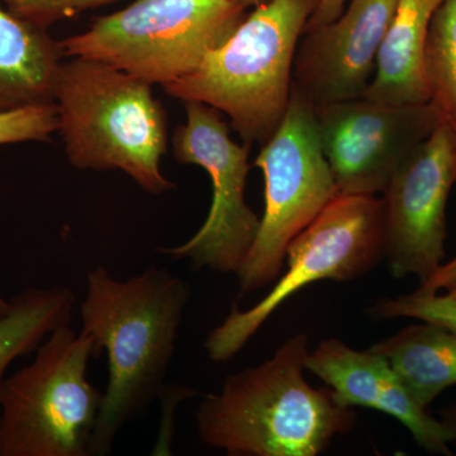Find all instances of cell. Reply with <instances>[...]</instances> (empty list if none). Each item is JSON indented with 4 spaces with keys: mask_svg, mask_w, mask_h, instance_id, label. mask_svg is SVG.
I'll return each instance as SVG.
<instances>
[{
    "mask_svg": "<svg viewBox=\"0 0 456 456\" xmlns=\"http://www.w3.org/2000/svg\"><path fill=\"white\" fill-rule=\"evenodd\" d=\"M310 341L294 335L272 358L230 375L198 408L200 440L231 456H317L353 430L354 408L305 380Z\"/></svg>",
    "mask_w": 456,
    "mask_h": 456,
    "instance_id": "2",
    "label": "cell"
},
{
    "mask_svg": "<svg viewBox=\"0 0 456 456\" xmlns=\"http://www.w3.org/2000/svg\"><path fill=\"white\" fill-rule=\"evenodd\" d=\"M113 2L117 0H3L12 13L47 29L57 20Z\"/></svg>",
    "mask_w": 456,
    "mask_h": 456,
    "instance_id": "21",
    "label": "cell"
},
{
    "mask_svg": "<svg viewBox=\"0 0 456 456\" xmlns=\"http://www.w3.org/2000/svg\"><path fill=\"white\" fill-rule=\"evenodd\" d=\"M440 415V421L452 435V444L456 448V404L444 408Z\"/></svg>",
    "mask_w": 456,
    "mask_h": 456,
    "instance_id": "24",
    "label": "cell"
},
{
    "mask_svg": "<svg viewBox=\"0 0 456 456\" xmlns=\"http://www.w3.org/2000/svg\"><path fill=\"white\" fill-rule=\"evenodd\" d=\"M69 161L82 170H122L147 193L175 188L161 173L167 119L151 84L106 62L73 57L55 88Z\"/></svg>",
    "mask_w": 456,
    "mask_h": 456,
    "instance_id": "3",
    "label": "cell"
},
{
    "mask_svg": "<svg viewBox=\"0 0 456 456\" xmlns=\"http://www.w3.org/2000/svg\"><path fill=\"white\" fill-rule=\"evenodd\" d=\"M59 130L55 103L0 110V145L23 141H47Z\"/></svg>",
    "mask_w": 456,
    "mask_h": 456,
    "instance_id": "20",
    "label": "cell"
},
{
    "mask_svg": "<svg viewBox=\"0 0 456 456\" xmlns=\"http://www.w3.org/2000/svg\"><path fill=\"white\" fill-rule=\"evenodd\" d=\"M62 57L47 28L0 4V110L55 103Z\"/></svg>",
    "mask_w": 456,
    "mask_h": 456,
    "instance_id": "14",
    "label": "cell"
},
{
    "mask_svg": "<svg viewBox=\"0 0 456 456\" xmlns=\"http://www.w3.org/2000/svg\"><path fill=\"white\" fill-rule=\"evenodd\" d=\"M254 167L263 171L265 208L236 273L244 294L281 277L290 242L340 196L321 146L314 108L294 89L283 121L261 146Z\"/></svg>",
    "mask_w": 456,
    "mask_h": 456,
    "instance_id": "7",
    "label": "cell"
},
{
    "mask_svg": "<svg viewBox=\"0 0 456 456\" xmlns=\"http://www.w3.org/2000/svg\"><path fill=\"white\" fill-rule=\"evenodd\" d=\"M391 362L408 391L424 408L456 384V334L425 322L411 325L369 347Z\"/></svg>",
    "mask_w": 456,
    "mask_h": 456,
    "instance_id": "16",
    "label": "cell"
},
{
    "mask_svg": "<svg viewBox=\"0 0 456 456\" xmlns=\"http://www.w3.org/2000/svg\"><path fill=\"white\" fill-rule=\"evenodd\" d=\"M456 273V256L454 259L448 261V263H444L443 265L437 269V272L435 273L434 275L430 279L419 285V292L425 293H435L439 292L440 284L443 283L445 279L452 277Z\"/></svg>",
    "mask_w": 456,
    "mask_h": 456,
    "instance_id": "23",
    "label": "cell"
},
{
    "mask_svg": "<svg viewBox=\"0 0 456 456\" xmlns=\"http://www.w3.org/2000/svg\"><path fill=\"white\" fill-rule=\"evenodd\" d=\"M314 114L342 196L383 194L399 165L441 122L430 102L389 104L365 97L316 107Z\"/></svg>",
    "mask_w": 456,
    "mask_h": 456,
    "instance_id": "11",
    "label": "cell"
},
{
    "mask_svg": "<svg viewBox=\"0 0 456 456\" xmlns=\"http://www.w3.org/2000/svg\"><path fill=\"white\" fill-rule=\"evenodd\" d=\"M456 184V132L440 122L383 191L384 259L395 278L425 283L445 263L446 206Z\"/></svg>",
    "mask_w": 456,
    "mask_h": 456,
    "instance_id": "10",
    "label": "cell"
},
{
    "mask_svg": "<svg viewBox=\"0 0 456 456\" xmlns=\"http://www.w3.org/2000/svg\"><path fill=\"white\" fill-rule=\"evenodd\" d=\"M191 289L184 279L149 266L118 281L103 265L86 275L82 331L106 351L108 382L90 440L89 455L112 452L126 425L165 391Z\"/></svg>",
    "mask_w": 456,
    "mask_h": 456,
    "instance_id": "1",
    "label": "cell"
},
{
    "mask_svg": "<svg viewBox=\"0 0 456 456\" xmlns=\"http://www.w3.org/2000/svg\"><path fill=\"white\" fill-rule=\"evenodd\" d=\"M443 2L398 0L365 98L389 104L430 102L425 75V47L432 18Z\"/></svg>",
    "mask_w": 456,
    "mask_h": 456,
    "instance_id": "15",
    "label": "cell"
},
{
    "mask_svg": "<svg viewBox=\"0 0 456 456\" xmlns=\"http://www.w3.org/2000/svg\"><path fill=\"white\" fill-rule=\"evenodd\" d=\"M345 4H346V0H320L305 31L332 22L344 12Z\"/></svg>",
    "mask_w": 456,
    "mask_h": 456,
    "instance_id": "22",
    "label": "cell"
},
{
    "mask_svg": "<svg viewBox=\"0 0 456 456\" xmlns=\"http://www.w3.org/2000/svg\"><path fill=\"white\" fill-rule=\"evenodd\" d=\"M440 289H446L448 293L456 296V273L440 284L439 290Z\"/></svg>",
    "mask_w": 456,
    "mask_h": 456,
    "instance_id": "25",
    "label": "cell"
},
{
    "mask_svg": "<svg viewBox=\"0 0 456 456\" xmlns=\"http://www.w3.org/2000/svg\"><path fill=\"white\" fill-rule=\"evenodd\" d=\"M398 0H351L326 25L303 33L293 66V89L311 106L364 97Z\"/></svg>",
    "mask_w": 456,
    "mask_h": 456,
    "instance_id": "12",
    "label": "cell"
},
{
    "mask_svg": "<svg viewBox=\"0 0 456 456\" xmlns=\"http://www.w3.org/2000/svg\"><path fill=\"white\" fill-rule=\"evenodd\" d=\"M232 2H235L237 4L242 5V7L248 9L251 7H259V5L264 4V3H268L269 0H232Z\"/></svg>",
    "mask_w": 456,
    "mask_h": 456,
    "instance_id": "26",
    "label": "cell"
},
{
    "mask_svg": "<svg viewBox=\"0 0 456 456\" xmlns=\"http://www.w3.org/2000/svg\"><path fill=\"white\" fill-rule=\"evenodd\" d=\"M245 17L232 0H136L59 44L62 56L98 60L167 86L193 73Z\"/></svg>",
    "mask_w": 456,
    "mask_h": 456,
    "instance_id": "6",
    "label": "cell"
},
{
    "mask_svg": "<svg viewBox=\"0 0 456 456\" xmlns=\"http://www.w3.org/2000/svg\"><path fill=\"white\" fill-rule=\"evenodd\" d=\"M431 106L456 132V0H444L432 18L425 47Z\"/></svg>",
    "mask_w": 456,
    "mask_h": 456,
    "instance_id": "18",
    "label": "cell"
},
{
    "mask_svg": "<svg viewBox=\"0 0 456 456\" xmlns=\"http://www.w3.org/2000/svg\"><path fill=\"white\" fill-rule=\"evenodd\" d=\"M9 307H11V301H7V299L2 296V293H0V317L7 314Z\"/></svg>",
    "mask_w": 456,
    "mask_h": 456,
    "instance_id": "27",
    "label": "cell"
},
{
    "mask_svg": "<svg viewBox=\"0 0 456 456\" xmlns=\"http://www.w3.org/2000/svg\"><path fill=\"white\" fill-rule=\"evenodd\" d=\"M187 122L174 132V158L198 165L212 183V203L202 227L184 244L159 248L171 260H188L193 269L237 273L250 250L260 217L246 203L250 145L231 139L230 126L215 108L184 102Z\"/></svg>",
    "mask_w": 456,
    "mask_h": 456,
    "instance_id": "9",
    "label": "cell"
},
{
    "mask_svg": "<svg viewBox=\"0 0 456 456\" xmlns=\"http://www.w3.org/2000/svg\"><path fill=\"white\" fill-rule=\"evenodd\" d=\"M382 259V198L340 194L290 242L288 268L274 287L248 310H239L235 303L226 320L209 332L204 342L209 359H232L283 303L307 285L355 281Z\"/></svg>",
    "mask_w": 456,
    "mask_h": 456,
    "instance_id": "8",
    "label": "cell"
},
{
    "mask_svg": "<svg viewBox=\"0 0 456 456\" xmlns=\"http://www.w3.org/2000/svg\"><path fill=\"white\" fill-rule=\"evenodd\" d=\"M318 3L269 0L255 7L193 73L165 92L226 114L245 143L263 146L289 107L297 49Z\"/></svg>",
    "mask_w": 456,
    "mask_h": 456,
    "instance_id": "4",
    "label": "cell"
},
{
    "mask_svg": "<svg viewBox=\"0 0 456 456\" xmlns=\"http://www.w3.org/2000/svg\"><path fill=\"white\" fill-rule=\"evenodd\" d=\"M94 338L57 327L0 389V456H86L103 392L86 378Z\"/></svg>",
    "mask_w": 456,
    "mask_h": 456,
    "instance_id": "5",
    "label": "cell"
},
{
    "mask_svg": "<svg viewBox=\"0 0 456 456\" xmlns=\"http://www.w3.org/2000/svg\"><path fill=\"white\" fill-rule=\"evenodd\" d=\"M75 294L65 287L26 288L11 299L0 317V389L5 371L14 360L37 350L57 327L69 325Z\"/></svg>",
    "mask_w": 456,
    "mask_h": 456,
    "instance_id": "17",
    "label": "cell"
},
{
    "mask_svg": "<svg viewBox=\"0 0 456 456\" xmlns=\"http://www.w3.org/2000/svg\"><path fill=\"white\" fill-rule=\"evenodd\" d=\"M367 314L375 320L415 318L435 323L456 334V296L454 294L416 292L383 298L368 308Z\"/></svg>",
    "mask_w": 456,
    "mask_h": 456,
    "instance_id": "19",
    "label": "cell"
},
{
    "mask_svg": "<svg viewBox=\"0 0 456 456\" xmlns=\"http://www.w3.org/2000/svg\"><path fill=\"white\" fill-rule=\"evenodd\" d=\"M305 369L327 384L341 406L370 408L395 417L426 452L452 455L450 432L428 408L417 403L391 362L380 354L355 350L338 338H327L310 351Z\"/></svg>",
    "mask_w": 456,
    "mask_h": 456,
    "instance_id": "13",
    "label": "cell"
}]
</instances>
